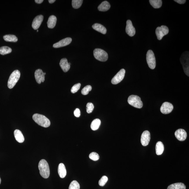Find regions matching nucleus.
<instances>
[{
	"mask_svg": "<svg viewBox=\"0 0 189 189\" xmlns=\"http://www.w3.org/2000/svg\"><path fill=\"white\" fill-rule=\"evenodd\" d=\"M150 4L154 8L158 9L162 6V1L161 0H150Z\"/></svg>",
	"mask_w": 189,
	"mask_h": 189,
	"instance_id": "obj_27",
	"label": "nucleus"
},
{
	"mask_svg": "<svg viewBox=\"0 0 189 189\" xmlns=\"http://www.w3.org/2000/svg\"><path fill=\"white\" fill-rule=\"evenodd\" d=\"M92 89L91 86L90 85H87L84 87L81 91L82 94L83 95H87L88 94L89 92Z\"/></svg>",
	"mask_w": 189,
	"mask_h": 189,
	"instance_id": "obj_31",
	"label": "nucleus"
},
{
	"mask_svg": "<svg viewBox=\"0 0 189 189\" xmlns=\"http://www.w3.org/2000/svg\"><path fill=\"white\" fill-rule=\"evenodd\" d=\"M173 109V106L171 103L168 102L163 103L160 108L161 113L164 114H167L171 112Z\"/></svg>",
	"mask_w": 189,
	"mask_h": 189,
	"instance_id": "obj_10",
	"label": "nucleus"
},
{
	"mask_svg": "<svg viewBox=\"0 0 189 189\" xmlns=\"http://www.w3.org/2000/svg\"><path fill=\"white\" fill-rule=\"evenodd\" d=\"M3 39L5 41L8 42H16L18 41V38L14 35H6L3 36Z\"/></svg>",
	"mask_w": 189,
	"mask_h": 189,
	"instance_id": "obj_26",
	"label": "nucleus"
},
{
	"mask_svg": "<svg viewBox=\"0 0 189 189\" xmlns=\"http://www.w3.org/2000/svg\"><path fill=\"white\" fill-rule=\"evenodd\" d=\"M174 1L179 4H183L186 2V0H174Z\"/></svg>",
	"mask_w": 189,
	"mask_h": 189,
	"instance_id": "obj_37",
	"label": "nucleus"
},
{
	"mask_svg": "<svg viewBox=\"0 0 189 189\" xmlns=\"http://www.w3.org/2000/svg\"><path fill=\"white\" fill-rule=\"evenodd\" d=\"M60 65L62 70L65 72H67L70 68V65L66 58H62L60 60Z\"/></svg>",
	"mask_w": 189,
	"mask_h": 189,
	"instance_id": "obj_17",
	"label": "nucleus"
},
{
	"mask_svg": "<svg viewBox=\"0 0 189 189\" xmlns=\"http://www.w3.org/2000/svg\"><path fill=\"white\" fill-rule=\"evenodd\" d=\"M38 31H39V30H37V32H38Z\"/></svg>",
	"mask_w": 189,
	"mask_h": 189,
	"instance_id": "obj_42",
	"label": "nucleus"
},
{
	"mask_svg": "<svg viewBox=\"0 0 189 189\" xmlns=\"http://www.w3.org/2000/svg\"><path fill=\"white\" fill-rule=\"evenodd\" d=\"M14 137L16 141L19 143H23L25 140L24 137L20 130H16L14 133Z\"/></svg>",
	"mask_w": 189,
	"mask_h": 189,
	"instance_id": "obj_19",
	"label": "nucleus"
},
{
	"mask_svg": "<svg viewBox=\"0 0 189 189\" xmlns=\"http://www.w3.org/2000/svg\"><path fill=\"white\" fill-rule=\"evenodd\" d=\"M40 175L44 178L47 179L50 175V170L48 163L45 159H42L38 165Z\"/></svg>",
	"mask_w": 189,
	"mask_h": 189,
	"instance_id": "obj_1",
	"label": "nucleus"
},
{
	"mask_svg": "<svg viewBox=\"0 0 189 189\" xmlns=\"http://www.w3.org/2000/svg\"><path fill=\"white\" fill-rule=\"evenodd\" d=\"M151 136L149 131L146 130L142 134L141 137V143L143 146H146L149 144Z\"/></svg>",
	"mask_w": 189,
	"mask_h": 189,
	"instance_id": "obj_11",
	"label": "nucleus"
},
{
	"mask_svg": "<svg viewBox=\"0 0 189 189\" xmlns=\"http://www.w3.org/2000/svg\"><path fill=\"white\" fill-rule=\"evenodd\" d=\"M32 117L35 122L42 127L47 128L50 126V121L45 116L36 113Z\"/></svg>",
	"mask_w": 189,
	"mask_h": 189,
	"instance_id": "obj_2",
	"label": "nucleus"
},
{
	"mask_svg": "<svg viewBox=\"0 0 189 189\" xmlns=\"http://www.w3.org/2000/svg\"><path fill=\"white\" fill-rule=\"evenodd\" d=\"M35 77L36 82L38 84H41L44 81L45 75L43 71L41 69H38L35 72Z\"/></svg>",
	"mask_w": 189,
	"mask_h": 189,
	"instance_id": "obj_13",
	"label": "nucleus"
},
{
	"mask_svg": "<svg viewBox=\"0 0 189 189\" xmlns=\"http://www.w3.org/2000/svg\"><path fill=\"white\" fill-rule=\"evenodd\" d=\"M180 61L183 66L184 72L187 76H189V52H186L182 54Z\"/></svg>",
	"mask_w": 189,
	"mask_h": 189,
	"instance_id": "obj_6",
	"label": "nucleus"
},
{
	"mask_svg": "<svg viewBox=\"0 0 189 189\" xmlns=\"http://www.w3.org/2000/svg\"><path fill=\"white\" fill-rule=\"evenodd\" d=\"M93 55L97 60L105 62L108 59V53L102 49H95L93 51Z\"/></svg>",
	"mask_w": 189,
	"mask_h": 189,
	"instance_id": "obj_5",
	"label": "nucleus"
},
{
	"mask_svg": "<svg viewBox=\"0 0 189 189\" xmlns=\"http://www.w3.org/2000/svg\"><path fill=\"white\" fill-rule=\"evenodd\" d=\"M164 147L162 142L159 141L157 143L155 146L156 153L157 155H161L164 151Z\"/></svg>",
	"mask_w": 189,
	"mask_h": 189,
	"instance_id": "obj_23",
	"label": "nucleus"
},
{
	"mask_svg": "<svg viewBox=\"0 0 189 189\" xmlns=\"http://www.w3.org/2000/svg\"><path fill=\"white\" fill-rule=\"evenodd\" d=\"M12 49L8 46H3L0 48V54L2 55L9 54L12 52Z\"/></svg>",
	"mask_w": 189,
	"mask_h": 189,
	"instance_id": "obj_28",
	"label": "nucleus"
},
{
	"mask_svg": "<svg viewBox=\"0 0 189 189\" xmlns=\"http://www.w3.org/2000/svg\"><path fill=\"white\" fill-rule=\"evenodd\" d=\"M175 136L180 141H183L186 140L187 137V133L184 129H179L175 133Z\"/></svg>",
	"mask_w": 189,
	"mask_h": 189,
	"instance_id": "obj_15",
	"label": "nucleus"
},
{
	"mask_svg": "<svg viewBox=\"0 0 189 189\" xmlns=\"http://www.w3.org/2000/svg\"><path fill=\"white\" fill-rule=\"evenodd\" d=\"M21 73L18 70L14 71L12 73L8 81V86L9 89H12L14 87L19 79Z\"/></svg>",
	"mask_w": 189,
	"mask_h": 189,
	"instance_id": "obj_3",
	"label": "nucleus"
},
{
	"mask_svg": "<svg viewBox=\"0 0 189 189\" xmlns=\"http://www.w3.org/2000/svg\"><path fill=\"white\" fill-rule=\"evenodd\" d=\"M43 0H35V1L36 3L39 4L43 3Z\"/></svg>",
	"mask_w": 189,
	"mask_h": 189,
	"instance_id": "obj_38",
	"label": "nucleus"
},
{
	"mask_svg": "<svg viewBox=\"0 0 189 189\" xmlns=\"http://www.w3.org/2000/svg\"><path fill=\"white\" fill-rule=\"evenodd\" d=\"M74 115L76 117H79L81 115L80 110L78 108H76L74 111Z\"/></svg>",
	"mask_w": 189,
	"mask_h": 189,
	"instance_id": "obj_36",
	"label": "nucleus"
},
{
	"mask_svg": "<svg viewBox=\"0 0 189 189\" xmlns=\"http://www.w3.org/2000/svg\"><path fill=\"white\" fill-rule=\"evenodd\" d=\"M57 21V18L54 15L49 16L47 24L48 27L49 29L54 28L56 26Z\"/></svg>",
	"mask_w": 189,
	"mask_h": 189,
	"instance_id": "obj_21",
	"label": "nucleus"
},
{
	"mask_svg": "<svg viewBox=\"0 0 189 189\" xmlns=\"http://www.w3.org/2000/svg\"><path fill=\"white\" fill-rule=\"evenodd\" d=\"M128 101L130 105L135 108L140 109L143 107V102L140 97L137 95H131L128 98Z\"/></svg>",
	"mask_w": 189,
	"mask_h": 189,
	"instance_id": "obj_4",
	"label": "nucleus"
},
{
	"mask_svg": "<svg viewBox=\"0 0 189 189\" xmlns=\"http://www.w3.org/2000/svg\"><path fill=\"white\" fill-rule=\"evenodd\" d=\"M80 186L79 184L76 180L73 181L69 185V189H80Z\"/></svg>",
	"mask_w": 189,
	"mask_h": 189,
	"instance_id": "obj_30",
	"label": "nucleus"
},
{
	"mask_svg": "<svg viewBox=\"0 0 189 189\" xmlns=\"http://www.w3.org/2000/svg\"><path fill=\"white\" fill-rule=\"evenodd\" d=\"M48 1L49 3L52 4L55 2V1H55V0H49Z\"/></svg>",
	"mask_w": 189,
	"mask_h": 189,
	"instance_id": "obj_39",
	"label": "nucleus"
},
{
	"mask_svg": "<svg viewBox=\"0 0 189 189\" xmlns=\"http://www.w3.org/2000/svg\"><path fill=\"white\" fill-rule=\"evenodd\" d=\"M108 181V178L106 176H103L101 178L99 181V185L101 186H103L107 183Z\"/></svg>",
	"mask_w": 189,
	"mask_h": 189,
	"instance_id": "obj_33",
	"label": "nucleus"
},
{
	"mask_svg": "<svg viewBox=\"0 0 189 189\" xmlns=\"http://www.w3.org/2000/svg\"><path fill=\"white\" fill-rule=\"evenodd\" d=\"M44 16L42 15L36 16L33 21L32 27L35 30H37L39 28L43 22Z\"/></svg>",
	"mask_w": 189,
	"mask_h": 189,
	"instance_id": "obj_16",
	"label": "nucleus"
},
{
	"mask_svg": "<svg viewBox=\"0 0 189 189\" xmlns=\"http://www.w3.org/2000/svg\"><path fill=\"white\" fill-rule=\"evenodd\" d=\"M186 186L184 183H173L168 187L167 189H186Z\"/></svg>",
	"mask_w": 189,
	"mask_h": 189,
	"instance_id": "obj_24",
	"label": "nucleus"
},
{
	"mask_svg": "<svg viewBox=\"0 0 189 189\" xmlns=\"http://www.w3.org/2000/svg\"><path fill=\"white\" fill-rule=\"evenodd\" d=\"M1 178H0V184H1Z\"/></svg>",
	"mask_w": 189,
	"mask_h": 189,
	"instance_id": "obj_40",
	"label": "nucleus"
},
{
	"mask_svg": "<svg viewBox=\"0 0 189 189\" xmlns=\"http://www.w3.org/2000/svg\"><path fill=\"white\" fill-rule=\"evenodd\" d=\"M58 175L61 178H63L66 175V170L65 165L63 163H60L58 165Z\"/></svg>",
	"mask_w": 189,
	"mask_h": 189,
	"instance_id": "obj_18",
	"label": "nucleus"
},
{
	"mask_svg": "<svg viewBox=\"0 0 189 189\" xmlns=\"http://www.w3.org/2000/svg\"><path fill=\"white\" fill-rule=\"evenodd\" d=\"M126 71L122 69L115 75L111 80V83L113 84H117L120 83L124 78Z\"/></svg>",
	"mask_w": 189,
	"mask_h": 189,
	"instance_id": "obj_9",
	"label": "nucleus"
},
{
	"mask_svg": "<svg viewBox=\"0 0 189 189\" xmlns=\"http://www.w3.org/2000/svg\"><path fill=\"white\" fill-rule=\"evenodd\" d=\"M101 121L99 119H96L93 120L91 124V128L93 131L98 130L100 126Z\"/></svg>",
	"mask_w": 189,
	"mask_h": 189,
	"instance_id": "obj_25",
	"label": "nucleus"
},
{
	"mask_svg": "<svg viewBox=\"0 0 189 189\" xmlns=\"http://www.w3.org/2000/svg\"><path fill=\"white\" fill-rule=\"evenodd\" d=\"M92 27L95 30L103 34H106V31H107L106 27L100 24H94L92 26Z\"/></svg>",
	"mask_w": 189,
	"mask_h": 189,
	"instance_id": "obj_20",
	"label": "nucleus"
},
{
	"mask_svg": "<svg viewBox=\"0 0 189 189\" xmlns=\"http://www.w3.org/2000/svg\"><path fill=\"white\" fill-rule=\"evenodd\" d=\"M126 32L130 36H133L135 34V29L133 26L131 21L130 20H128L126 22Z\"/></svg>",
	"mask_w": 189,
	"mask_h": 189,
	"instance_id": "obj_14",
	"label": "nucleus"
},
{
	"mask_svg": "<svg viewBox=\"0 0 189 189\" xmlns=\"http://www.w3.org/2000/svg\"><path fill=\"white\" fill-rule=\"evenodd\" d=\"M72 41V39L71 38H67L61 40L58 43H55L53 45V47L55 48H58L65 46L70 44Z\"/></svg>",
	"mask_w": 189,
	"mask_h": 189,
	"instance_id": "obj_12",
	"label": "nucleus"
},
{
	"mask_svg": "<svg viewBox=\"0 0 189 189\" xmlns=\"http://www.w3.org/2000/svg\"><path fill=\"white\" fill-rule=\"evenodd\" d=\"M168 32L169 29L168 27L164 25L158 27L155 31L158 39L159 40L162 39L163 36L166 35Z\"/></svg>",
	"mask_w": 189,
	"mask_h": 189,
	"instance_id": "obj_8",
	"label": "nucleus"
},
{
	"mask_svg": "<svg viewBox=\"0 0 189 189\" xmlns=\"http://www.w3.org/2000/svg\"><path fill=\"white\" fill-rule=\"evenodd\" d=\"M81 84L80 83H77L75 84L71 88V92L72 93H75L77 92L80 89Z\"/></svg>",
	"mask_w": 189,
	"mask_h": 189,
	"instance_id": "obj_35",
	"label": "nucleus"
},
{
	"mask_svg": "<svg viewBox=\"0 0 189 189\" xmlns=\"http://www.w3.org/2000/svg\"><path fill=\"white\" fill-rule=\"evenodd\" d=\"M87 107V112L88 113H90L92 112L94 109V106L91 103H88L86 106Z\"/></svg>",
	"mask_w": 189,
	"mask_h": 189,
	"instance_id": "obj_34",
	"label": "nucleus"
},
{
	"mask_svg": "<svg viewBox=\"0 0 189 189\" xmlns=\"http://www.w3.org/2000/svg\"><path fill=\"white\" fill-rule=\"evenodd\" d=\"M111 8V5L108 1H105L103 2L98 7V10L101 11H106Z\"/></svg>",
	"mask_w": 189,
	"mask_h": 189,
	"instance_id": "obj_22",
	"label": "nucleus"
},
{
	"mask_svg": "<svg viewBox=\"0 0 189 189\" xmlns=\"http://www.w3.org/2000/svg\"><path fill=\"white\" fill-rule=\"evenodd\" d=\"M83 1L82 0H73L72 5L73 8L75 9H78L81 6Z\"/></svg>",
	"mask_w": 189,
	"mask_h": 189,
	"instance_id": "obj_29",
	"label": "nucleus"
},
{
	"mask_svg": "<svg viewBox=\"0 0 189 189\" xmlns=\"http://www.w3.org/2000/svg\"><path fill=\"white\" fill-rule=\"evenodd\" d=\"M44 74L45 75L46 74V73H44Z\"/></svg>",
	"mask_w": 189,
	"mask_h": 189,
	"instance_id": "obj_41",
	"label": "nucleus"
},
{
	"mask_svg": "<svg viewBox=\"0 0 189 189\" xmlns=\"http://www.w3.org/2000/svg\"><path fill=\"white\" fill-rule=\"evenodd\" d=\"M89 158L93 161L98 160L100 158V157L98 154L95 152H92L89 155Z\"/></svg>",
	"mask_w": 189,
	"mask_h": 189,
	"instance_id": "obj_32",
	"label": "nucleus"
},
{
	"mask_svg": "<svg viewBox=\"0 0 189 189\" xmlns=\"http://www.w3.org/2000/svg\"><path fill=\"white\" fill-rule=\"evenodd\" d=\"M147 62L150 68L153 69L156 66V59L155 54L152 50L148 51L146 54Z\"/></svg>",
	"mask_w": 189,
	"mask_h": 189,
	"instance_id": "obj_7",
	"label": "nucleus"
}]
</instances>
